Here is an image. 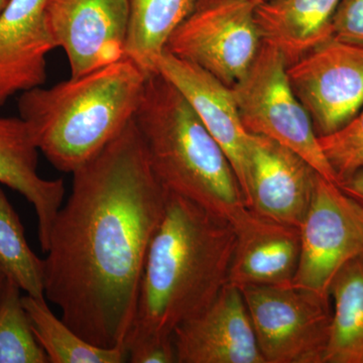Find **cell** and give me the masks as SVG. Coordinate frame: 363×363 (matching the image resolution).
I'll list each match as a JSON object with an SVG mask.
<instances>
[{"label":"cell","instance_id":"obj_28","mask_svg":"<svg viewBox=\"0 0 363 363\" xmlns=\"http://www.w3.org/2000/svg\"><path fill=\"white\" fill-rule=\"evenodd\" d=\"M7 2H9V0H0V13L4 11V7L6 6Z\"/></svg>","mask_w":363,"mask_h":363},{"label":"cell","instance_id":"obj_7","mask_svg":"<svg viewBox=\"0 0 363 363\" xmlns=\"http://www.w3.org/2000/svg\"><path fill=\"white\" fill-rule=\"evenodd\" d=\"M257 4L255 0H196L192 13L169 38L166 52L233 87L262 45Z\"/></svg>","mask_w":363,"mask_h":363},{"label":"cell","instance_id":"obj_12","mask_svg":"<svg viewBox=\"0 0 363 363\" xmlns=\"http://www.w3.org/2000/svg\"><path fill=\"white\" fill-rule=\"evenodd\" d=\"M173 337L178 363H266L242 293L231 284Z\"/></svg>","mask_w":363,"mask_h":363},{"label":"cell","instance_id":"obj_4","mask_svg":"<svg viewBox=\"0 0 363 363\" xmlns=\"http://www.w3.org/2000/svg\"><path fill=\"white\" fill-rule=\"evenodd\" d=\"M133 121L167 191L230 222L247 207L220 145L180 91L157 72L147 76Z\"/></svg>","mask_w":363,"mask_h":363},{"label":"cell","instance_id":"obj_27","mask_svg":"<svg viewBox=\"0 0 363 363\" xmlns=\"http://www.w3.org/2000/svg\"><path fill=\"white\" fill-rule=\"evenodd\" d=\"M6 274L0 269V298H1L2 292H4V286H6Z\"/></svg>","mask_w":363,"mask_h":363},{"label":"cell","instance_id":"obj_18","mask_svg":"<svg viewBox=\"0 0 363 363\" xmlns=\"http://www.w3.org/2000/svg\"><path fill=\"white\" fill-rule=\"evenodd\" d=\"M195 4L196 0H130L125 58L147 76L156 73L169 38Z\"/></svg>","mask_w":363,"mask_h":363},{"label":"cell","instance_id":"obj_16","mask_svg":"<svg viewBox=\"0 0 363 363\" xmlns=\"http://www.w3.org/2000/svg\"><path fill=\"white\" fill-rule=\"evenodd\" d=\"M38 155L25 121L21 117L0 116V184L20 193L35 209L39 242L45 252L66 189L62 179L47 180L40 176Z\"/></svg>","mask_w":363,"mask_h":363},{"label":"cell","instance_id":"obj_13","mask_svg":"<svg viewBox=\"0 0 363 363\" xmlns=\"http://www.w3.org/2000/svg\"><path fill=\"white\" fill-rule=\"evenodd\" d=\"M231 223L236 240L229 284L238 288L292 285L300 260V228L272 220L250 207Z\"/></svg>","mask_w":363,"mask_h":363},{"label":"cell","instance_id":"obj_6","mask_svg":"<svg viewBox=\"0 0 363 363\" xmlns=\"http://www.w3.org/2000/svg\"><path fill=\"white\" fill-rule=\"evenodd\" d=\"M266 363H325L330 335L329 296L290 286L240 288Z\"/></svg>","mask_w":363,"mask_h":363},{"label":"cell","instance_id":"obj_9","mask_svg":"<svg viewBox=\"0 0 363 363\" xmlns=\"http://www.w3.org/2000/svg\"><path fill=\"white\" fill-rule=\"evenodd\" d=\"M289 81L318 138L342 128L363 107V47L337 39L286 66Z\"/></svg>","mask_w":363,"mask_h":363},{"label":"cell","instance_id":"obj_1","mask_svg":"<svg viewBox=\"0 0 363 363\" xmlns=\"http://www.w3.org/2000/svg\"><path fill=\"white\" fill-rule=\"evenodd\" d=\"M72 175L45 252V297L88 342L125 348L169 191L135 121Z\"/></svg>","mask_w":363,"mask_h":363},{"label":"cell","instance_id":"obj_14","mask_svg":"<svg viewBox=\"0 0 363 363\" xmlns=\"http://www.w3.org/2000/svg\"><path fill=\"white\" fill-rule=\"evenodd\" d=\"M157 72L180 91L220 145L242 191L250 133L241 121L231 88L199 67L168 52H164L157 61Z\"/></svg>","mask_w":363,"mask_h":363},{"label":"cell","instance_id":"obj_25","mask_svg":"<svg viewBox=\"0 0 363 363\" xmlns=\"http://www.w3.org/2000/svg\"><path fill=\"white\" fill-rule=\"evenodd\" d=\"M128 362L178 363L175 342L171 336H147L126 345Z\"/></svg>","mask_w":363,"mask_h":363},{"label":"cell","instance_id":"obj_3","mask_svg":"<svg viewBox=\"0 0 363 363\" xmlns=\"http://www.w3.org/2000/svg\"><path fill=\"white\" fill-rule=\"evenodd\" d=\"M147 75L128 58L21 93L20 117L39 152L66 174L99 154L135 118Z\"/></svg>","mask_w":363,"mask_h":363},{"label":"cell","instance_id":"obj_30","mask_svg":"<svg viewBox=\"0 0 363 363\" xmlns=\"http://www.w3.org/2000/svg\"><path fill=\"white\" fill-rule=\"evenodd\" d=\"M363 205V204H362Z\"/></svg>","mask_w":363,"mask_h":363},{"label":"cell","instance_id":"obj_21","mask_svg":"<svg viewBox=\"0 0 363 363\" xmlns=\"http://www.w3.org/2000/svg\"><path fill=\"white\" fill-rule=\"evenodd\" d=\"M0 269L26 295L45 297V260L38 257L28 245L20 216L1 187Z\"/></svg>","mask_w":363,"mask_h":363},{"label":"cell","instance_id":"obj_10","mask_svg":"<svg viewBox=\"0 0 363 363\" xmlns=\"http://www.w3.org/2000/svg\"><path fill=\"white\" fill-rule=\"evenodd\" d=\"M130 0H48L45 18L71 77L125 58Z\"/></svg>","mask_w":363,"mask_h":363},{"label":"cell","instance_id":"obj_11","mask_svg":"<svg viewBox=\"0 0 363 363\" xmlns=\"http://www.w3.org/2000/svg\"><path fill=\"white\" fill-rule=\"evenodd\" d=\"M318 176L297 152L264 136L250 133L242 194L253 211L300 228Z\"/></svg>","mask_w":363,"mask_h":363},{"label":"cell","instance_id":"obj_24","mask_svg":"<svg viewBox=\"0 0 363 363\" xmlns=\"http://www.w3.org/2000/svg\"><path fill=\"white\" fill-rule=\"evenodd\" d=\"M332 33L334 39L363 47V0H339Z\"/></svg>","mask_w":363,"mask_h":363},{"label":"cell","instance_id":"obj_17","mask_svg":"<svg viewBox=\"0 0 363 363\" xmlns=\"http://www.w3.org/2000/svg\"><path fill=\"white\" fill-rule=\"evenodd\" d=\"M339 0H267L257 4L255 21L262 43L295 63L333 38L332 21Z\"/></svg>","mask_w":363,"mask_h":363},{"label":"cell","instance_id":"obj_8","mask_svg":"<svg viewBox=\"0 0 363 363\" xmlns=\"http://www.w3.org/2000/svg\"><path fill=\"white\" fill-rule=\"evenodd\" d=\"M300 238V260L292 285L329 296L338 272L363 253V205L338 184L318 176Z\"/></svg>","mask_w":363,"mask_h":363},{"label":"cell","instance_id":"obj_5","mask_svg":"<svg viewBox=\"0 0 363 363\" xmlns=\"http://www.w3.org/2000/svg\"><path fill=\"white\" fill-rule=\"evenodd\" d=\"M286 66L281 52L262 43L247 73L231 87L243 126L250 135L297 152L320 176L338 184L311 118L290 84Z\"/></svg>","mask_w":363,"mask_h":363},{"label":"cell","instance_id":"obj_2","mask_svg":"<svg viewBox=\"0 0 363 363\" xmlns=\"http://www.w3.org/2000/svg\"><path fill=\"white\" fill-rule=\"evenodd\" d=\"M233 223L169 193L150 241L128 344L171 336L201 313L229 284L235 247Z\"/></svg>","mask_w":363,"mask_h":363},{"label":"cell","instance_id":"obj_26","mask_svg":"<svg viewBox=\"0 0 363 363\" xmlns=\"http://www.w3.org/2000/svg\"><path fill=\"white\" fill-rule=\"evenodd\" d=\"M346 194L363 204V169L338 184Z\"/></svg>","mask_w":363,"mask_h":363},{"label":"cell","instance_id":"obj_29","mask_svg":"<svg viewBox=\"0 0 363 363\" xmlns=\"http://www.w3.org/2000/svg\"><path fill=\"white\" fill-rule=\"evenodd\" d=\"M255 1H257V4H262V2L267 1V0H255Z\"/></svg>","mask_w":363,"mask_h":363},{"label":"cell","instance_id":"obj_22","mask_svg":"<svg viewBox=\"0 0 363 363\" xmlns=\"http://www.w3.org/2000/svg\"><path fill=\"white\" fill-rule=\"evenodd\" d=\"M21 293L7 278L0 298V363H49L33 334Z\"/></svg>","mask_w":363,"mask_h":363},{"label":"cell","instance_id":"obj_15","mask_svg":"<svg viewBox=\"0 0 363 363\" xmlns=\"http://www.w3.org/2000/svg\"><path fill=\"white\" fill-rule=\"evenodd\" d=\"M48 0H9L0 13V105L44 85L57 45L45 18Z\"/></svg>","mask_w":363,"mask_h":363},{"label":"cell","instance_id":"obj_19","mask_svg":"<svg viewBox=\"0 0 363 363\" xmlns=\"http://www.w3.org/2000/svg\"><path fill=\"white\" fill-rule=\"evenodd\" d=\"M329 296L332 317L325 363H363V253L338 272Z\"/></svg>","mask_w":363,"mask_h":363},{"label":"cell","instance_id":"obj_20","mask_svg":"<svg viewBox=\"0 0 363 363\" xmlns=\"http://www.w3.org/2000/svg\"><path fill=\"white\" fill-rule=\"evenodd\" d=\"M30 326L49 363H124L125 348H104L88 342L52 311L45 297L23 296Z\"/></svg>","mask_w":363,"mask_h":363},{"label":"cell","instance_id":"obj_23","mask_svg":"<svg viewBox=\"0 0 363 363\" xmlns=\"http://www.w3.org/2000/svg\"><path fill=\"white\" fill-rule=\"evenodd\" d=\"M318 138L338 184L362 171L363 107L342 128Z\"/></svg>","mask_w":363,"mask_h":363}]
</instances>
